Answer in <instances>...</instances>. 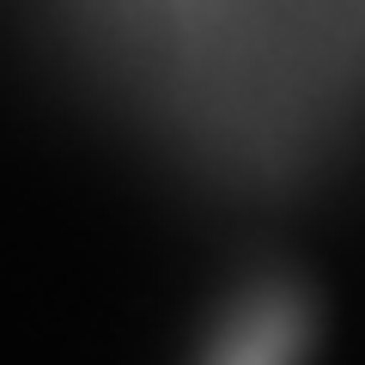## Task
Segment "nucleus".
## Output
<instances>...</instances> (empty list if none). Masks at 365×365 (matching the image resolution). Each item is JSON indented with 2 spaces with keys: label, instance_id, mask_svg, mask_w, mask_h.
I'll return each mask as SVG.
<instances>
[{
  "label": "nucleus",
  "instance_id": "nucleus-1",
  "mask_svg": "<svg viewBox=\"0 0 365 365\" xmlns=\"http://www.w3.org/2000/svg\"><path fill=\"white\" fill-rule=\"evenodd\" d=\"M311 347V299L299 287H262L225 317L201 365H299Z\"/></svg>",
  "mask_w": 365,
  "mask_h": 365
}]
</instances>
